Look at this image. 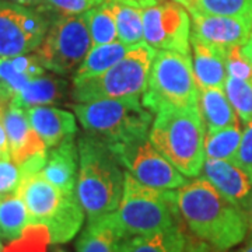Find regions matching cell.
<instances>
[{
    "label": "cell",
    "instance_id": "1",
    "mask_svg": "<svg viewBox=\"0 0 252 252\" xmlns=\"http://www.w3.org/2000/svg\"><path fill=\"white\" fill-rule=\"evenodd\" d=\"M174 190L181 219L193 237L224 252L243 243L250 228L245 210L206 178L188 181Z\"/></svg>",
    "mask_w": 252,
    "mask_h": 252
},
{
    "label": "cell",
    "instance_id": "2",
    "mask_svg": "<svg viewBox=\"0 0 252 252\" xmlns=\"http://www.w3.org/2000/svg\"><path fill=\"white\" fill-rule=\"evenodd\" d=\"M79 178L76 193L87 220H94L119 207L124 195L125 172L109 144L97 136L79 140Z\"/></svg>",
    "mask_w": 252,
    "mask_h": 252
},
{
    "label": "cell",
    "instance_id": "3",
    "mask_svg": "<svg viewBox=\"0 0 252 252\" xmlns=\"http://www.w3.org/2000/svg\"><path fill=\"white\" fill-rule=\"evenodd\" d=\"M109 219L124 238L149 235L181 224L175 190L147 187L125 172L124 195Z\"/></svg>",
    "mask_w": 252,
    "mask_h": 252
},
{
    "label": "cell",
    "instance_id": "4",
    "mask_svg": "<svg viewBox=\"0 0 252 252\" xmlns=\"http://www.w3.org/2000/svg\"><path fill=\"white\" fill-rule=\"evenodd\" d=\"M156 115L149 135L152 143L182 175H199L206 161L199 109H164Z\"/></svg>",
    "mask_w": 252,
    "mask_h": 252
},
{
    "label": "cell",
    "instance_id": "5",
    "mask_svg": "<svg viewBox=\"0 0 252 252\" xmlns=\"http://www.w3.org/2000/svg\"><path fill=\"white\" fill-rule=\"evenodd\" d=\"M156 55L157 51L147 42L132 45L127 54L107 72L86 80L73 81V99L76 102H93L140 97L147 87Z\"/></svg>",
    "mask_w": 252,
    "mask_h": 252
},
{
    "label": "cell",
    "instance_id": "6",
    "mask_svg": "<svg viewBox=\"0 0 252 252\" xmlns=\"http://www.w3.org/2000/svg\"><path fill=\"white\" fill-rule=\"evenodd\" d=\"M143 107L158 114L164 109H199V89L190 56L172 51H157Z\"/></svg>",
    "mask_w": 252,
    "mask_h": 252
},
{
    "label": "cell",
    "instance_id": "7",
    "mask_svg": "<svg viewBox=\"0 0 252 252\" xmlns=\"http://www.w3.org/2000/svg\"><path fill=\"white\" fill-rule=\"evenodd\" d=\"M73 109L86 132L107 143L147 136L152 124V114L139 102V97L77 102Z\"/></svg>",
    "mask_w": 252,
    "mask_h": 252
},
{
    "label": "cell",
    "instance_id": "8",
    "mask_svg": "<svg viewBox=\"0 0 252 252\" xmlns=\"http://www.w3.org/2000/svg\"><path fill=\"white\" fill-rule=\"evenodd\" d=\"M93 48L84 14H58L36 49L41 64L58 74L77 70Z\"/></svg>",
    "mask_w": 252,
    "mask_h": 252
},
{
    "label": "cell",
    "instance_id": "9",
    "mask_svg": "<svg viewBox=\"0 0 252 252\" xmlns=\"http://www.w3.org/2000/svg\"><path fill=\"white\" fill-rule=\"evenodd\" d=\"M108 144L122 167L147 187L172 190L188 182L187 177L156 149L147 136Z\"/></svg>",
    "mask_w": 252,
    "mask_h": 252
},
{
    "label": "cell",
    "instance_id": "10",
    "mask_svg": "<svg viewBox=\"0 0 252 252\" xmlns=\"http://www.w3.org/2000/svg\"><path fill=\"white\" fill-rule=\"evenodd\" d=\"M52 13L0 0V58L36 51L51 26Z\"/></svg>",
    "mask_w": 252,
    "mask_h": 252
},
{
    "label": "cell",
    "instance_id": "11",
    "mask_svg": "<svg viewBox=\"0 0 252 252\" xmlns=\"http://www.w3.org/2000/svg\"><path fill=\"white\" fill-rule=\"evenodd\" d=\"M144 42L156 51H172L189 55L190 51V14L181 3L156 1L143 9Z\"/></svg>",
    "mask_w": 252,
    "mask_h": 252
},
{
    "label": "cell",
    "instance_id": "12",
    "mask_svg": "<svg viewBox=\"0 0 252 252\" xmlns=\"http://www.w3.org/2000/svg\"><path fill=\"white\" fill-rule=\"evenodd\" d=\"M189 14L192 16V35L224 52L234 46H243L252 34V21L243 18Z\"/></svg>",
    "mask_w": 252,
    "mask_h": 252
},
{
    "label": "cell",
    "instance_id": "13",
    "mask_svg": "<svg viewBox=\"0 0 252 252\" xmlns=\"http://www.w3.org/2000/svg\"><path fill=\"white\" fill-rule=\"evenodd\" d=\"M26 203L31 224L48 225L62 207L66 193L52 185L42 171L23 177L16 190Z\"/></svg>",
    "mask_w": 252,
    "mask_h": 252
},
{
    "label": "cell",
    "instance_id": "14",
    "mask_svg": "<svg viewBox=\"0 0 252 252\" xmlns=\"http://www.w3.org/2000/svg\"><path fill=\"white\" fill-rule=\"evenodd\" d=\"M3 125L7 133L10 157L17 165L48 153V146L32 129L24 108L11 102L3 114Z\"/></svg>",
    "mask_w": 252,
    "mask_h": 252
},
{
    "label": "cell",
    "instance_id": "15",
    "mask_svg": "<svg viewBox=\"0 0 252 252\" xmlns=\"http://www.w3.org/2000/svg\"><path fill=\"white\" fill-rule=\"evenodd\" d=\"M202 171L203 178H206L221 195L243 210L247 209L252 193V180L243 168L231 161L206 158Z\"/></svg>",
    "mask_w": 252,
    "mask_h": 252
},
{
    "label": "cell",
    "instance_id": "16",
    "mask_svg": "<svg viewBox=\"0 0 252 252\" xmlns=\"http://www.w3.org/2000/svg\"><path fill=\"white\" fill-rule=\"evenodd\" d=\"M30 124L48 147H56L63 140L73 137L77 125L69 111L55 107H32L27 111Z\"/></svg>",
    "mask_w": 252,
    "mask_h": 252
},
{
    "label": "cell",
    "instance_id": "17",
    "mask_svg": "<svg viewBox=\"0 0 252 252\" xmlns=\"http://www.w3.org/2000/svg\"><path fill=\"white\" fill-rule=\"evenodd\" d=\"M193 51V74L198 89H224L228 77L225 67V52L207 45L200 39L190 36Z\"/></svg>",
    "mask_w": 252,
    "mask_h": 252
},
{
    "label": "cell",
    "instance_id": "18",
    "mask_svg": "<svg viewBox=\"0 0 252 252\" xmlns=\"http://www.w3.org/2000/svg\"><path fill=\"white\" fill-rule=\"evenodd\" d=\"M77 164L79 149L76 147L73 137H69L48 153L42 174L56 188L64 193H70L76 190L77 185Z\"/></svg>",
    "mask_w": 252,
    "mask_h": 252
},
{
    "label": "cell",
    "instance_id": "19",
    "mask_svg": "<svg viewBox=\"0 0 252 252\" xmlns=\"http://www.w3.org/2000/svg\"><path fill=\"white\" fill-rule=\"evenodd\" d=\"M199 114L207 132L238 125V115L223 89L199 90Z\"/></svg>",
    "mask_w": 252,
    "mask_h": 252
},
{
    "label": "cell",
    "instance_id": "20",
    "mask_svg": "<svg viewBox=\"0 0 252 252\" xmlns=\"http://www.w3.org/2000/svg\"><path fill=\"white\" fill-rule=\"evenodd\" d=\"M187 238L182 225L177 224L154 234L126 238L119 245V252H184Z\"/></svg>",
    "mask_w": 252,
    "mask_h": 252
},
{
    "label": "cell",
    "instance_id": "21",
    "mask_svg": "<svg viewBox=\"0 0 252 252\" xmlns=\"http://www.w3.org/2000/svg\"><path fill=\"white\" fill-rule=\"evenodd\" d=\"M125 238L118 231L109 215L87 220V225L77 240V252H119Z\"/></svg>",
    "mask_w": 252,
    "mask_h": 252
},
{
    "label": "cell",
    "instance_id": "22",
    "mask_svg": "<svg viewBox=\"0 0 252 252\" xmlns=\"http://www.w3.org/2000/svg\"><path fill=\"white\" fill-rule=\"evenodd\" d=\"M84 215L86 212L80 205L76 190L66 193L62 207L51 220V223L46 225L51 235V244H64L70 241L80 231Z\"/></svg>",
    "mask_w": 252,
    "mask_h": 252
},
{
    "label": "cell",
    "instance_id": "23",
    "mask_svg": "<svg viewBox=\"0 0 252 252\" xmlns=\"http://www.w3.org/2000/svg\"><path fill=\"white\" fill-rule=\"evenodd\" d=\"M44 70L45 67L36 55L0 58V81L9 86L14 94L20 93L31 80L44 76Z\"/></svg>",
    "mask_w": 252,
    "mask_h": 252
},
{
    "label": "cell",
    "instance_id": "24",
    "mask_svg": "<svg viewBox=\"0 0 252 252\" xmlns=\"http://www.w3.org/2000/svg\"><path fill=\"white\" fill-rule=\"evenodd\" d=\"M129 49L130 46L122 44L121 41H115L105 45L93 46L86 59L76 70L73 81L86 80L107 72L109 67H112L127 54Z\"/></svg>",
    "mask_w": 252,
    "mask_h": 252
},
{
    "label": "cell",
    "instance_id": "25",
    "mask_svg": "<svg viewBox=\"0 0 252 252\" xmlns=\"http://www.w3.org/2000/svg\"><path fill=\"white\" fill-rule=\"evenodd\" d=\"M64 97V83L52 77H36L13 98V104L21 108L42 107L59 102Z\"/></svg>",
    "mask_w": 252,
    "mask_h": 252
},
{
    "label": "cell",
    "instance_id": "26",
    "mask_svg": "<svg viewBox=\"0 0 252 252\" xmlns=\"http://www.w3.org/2000/svg\"><path fill=\"white\" fill-rule=\"evenodd\" d=\"M30 224L26 203L17 192L0 195V238L14 241Z\"/></svg>",
    "mask_w": 252,
    "mask_h": 252
},
{
    "label": "cell",
    "instance_id": "27",
    "mask_svg": "<svg viewBox=\"0 0 252 252\" xmlns=\"http://www.w3.org/2000/svg\"><path fill=\"white\" fill-rule=\"evenodd\" d=\"M83 14L90 31L93 46L105 45L118 41L117 14L114 3H101Z\"/></svg>",
    "mask_w": 252,
    "mask_h": 252
},
{
    "label": "cell",
    "instance_id": "28",
    "mask_svg": "<svg viewBox=\"0 0 252 252\" xmlns=\"http://www.w3.org/2000/svg\"><path fill=\"white\" fill-rule=\"evenodd\" d=\"M243 139L240 125L224 127L215 132H206L205 154L210 160H225L234 162Z\"/></svg>",
    "mask_w": 252,
    "mask_h": 252
},
{
    "label": "cell",
    "instance_id": "29",
    "mask_svg": "<svg viewBox=\"0 0 252 252\" xmlns=\"http://www.w3.org/2000/svg\"><path fill=\"white\" fill-rule=\"evenodd\" d=\"M184 7L189 13L252 21V0H189L184 4Z\"/></svg>",
    "mask_w": 252,
    "mask_h": 252
},
{
    "label": "cell",
    "instance_id": "30",
    "mask_svg": "<svg viewBox=\"0 0 252 252\" xmlns=\"http://www.w3.org/2000/svg\"><path fill=\"white\" fill-rule=\"evenodd\" d=\"M117 14L118 39L127 46L136 45L144 39L143 9L127 3H114Z\"/></svg>",
    "mask_w": 252,
    "mask_h": 252
},
{
    "label": "cell",
    "instance_id": "31",
    "mask_svg": "<svg viewBox=\"0 0 252 252\" xmlns=\"http://www.w3.org/2000/svg\"><path fill=\"white\" fill-rule=\"evenodd\" d=\"M225 94L237 115L245 124L252 121V83L228 76L224 84Z\"/></svg>",
    "mask_w": 252,
    "mask_h": 252
},
{
    "label": "cell",
    "instance_id": "32",
    "mask_svg": "<svg viewBox=\"0 0 252 252\" xmlns=\"http://www.w3.org/2000/svg\"><path fill=\"white\" fill-rule=\"evenodd\" d=\"M48 244H51V235L45 225L30 224L20 238L4 247L3 252H46Z\"/></svg>",
    "mask_w": 252,
    "mask_h": 252
},
{
    "label": "cell",
    "instance_id": "33",
    "mask_svg": "<svg viewBox=\"0 0 252 252\" xmlns=\"http://www.w3.org/2000/svg\"><path fill=\"white\" fill-rule=\"evenodd\" d=\"M225 67L228 76L252 83V63L241 52V46L225 51Z\"/></svg>",
    "mask_w": 252,
    "mask_h": 252
},
{
    "label": "cell",
    "instance_id": "34",
    "mask_svg": "<svg viewBox=\"0 0 252 252\" xmlns=\"http://www.w3.org/2000/svg\"><path fill=\"white\" fill-rule=\"evenodd\" d=\"M21 180H23L21 170L11 160V157L0 160V195L16 192L20 187Z\"/></svg>",
    "mask_w": 252,
    "mask_h": 252
},
{
    "label": "cell",
    "instance_id": "35",
    "mask_svg": "<svg viewBox=\"0 0 252 252\" xmlns=\"http://www.w3.org/2000/svg\"><path fill=\"white\" fill-rule=\"evenodd\" d=\"M234 164L243 168L252 180V121L248 122L243 132V139L235 157Z\"/></svg>",
    "mask_w": 252,
    "mask_h": 252
},
{
    "label": "cell",
    "instance_id": "36",
    "mask_svg": "<svg viewBox=\"0 0 252 252\" xmlns=\"http://www.w3.org/2000/svg\"><path fill=\"white\" fill-rule=\"evenodd\" d=\"M49 7L58 14H83L99 4V0H46Z\"/></svg>",
    "mask_w": 252,
    "mask_h": 252
},
{
    "label": "cell",
    "instance_id": "37",
    "mask_svg": "<svg viewBox=\"0 0 252 252\" xmlns=\"http://www.w3.org/2000/svg\"><path fill=\"white\" fill-rule=\"evenodd\" d=\"M184 252H224V251L217 250V248H215V247H212L210 244L205 243V241L199 240V238H196V237H190V235H188Z\"/></svg>",
    "mask_w": 252,
    "mask_h": 252
},
{
    "label": "cell",
    "instance_id": "38",
    "mask_svg": "<svg viewBox=\"0 0 252 252\" xmlns=\"http://www.w3.org/2000/svg\"><path fill=\"white\" fill-rule=\"evenodd\" d=\"M14 91L10 89L9 86H6L4 83L0 81V115H3L6 112V109L9 108V105L13 102L14 98Z\"/></svg>",
    "mask_w": 252,
    "mask_h": 252
},
{
    "label": "cell",
    "instance_id": "39",
    "mask_svg": "<svg viewBox=\"0 0 252 252\" xmlns=\"http://www.w3.org/2000/svg\"><path fill=\"white\" fill-rule=\"evenodd\" d=\"M9 1L18 3V4L27 6V7H32V9L41 10V11H45V13H55L54 10L49 7L46 0H9Z\"/></svg>",
    "mask_w": 252,
    "mask_h": 252
},
{
    "label": "cell",
    "instance_id": "40",
    "mask_svg": "<svg viewBox=\"0 0 252 252\" xmlns=\"http://www.w3.org/2000/svg\"><path fill=\"white\" fill-rule=\"evenodd\" d=\"M241 52H243L244 56L252 63V34L251 36H250V39L241 46Z\"/></svg>",
    "mask_w": 252,
    "mask_h": 252
},
{
    "label": "cell",
    "instance_id": "41",
    "mask_svg": "<svg viewBox=\"0 0 252 252\" xmlns=\"http://www.w3.org/2000/svg\"><path fill=\"white\" fill-rule=\"evenodd\" d=\"M10 152H9V143H4L0 140V160L3 158H9Z\"/></svg>",
    "mask_w": 252,
    "mask_h": 252
},
{
    "label": "cell",
    "instance_id": "42",
    "mask_svg": "<svg viewBox=\"0 0 252 252\" xmlns=\"http://www.w3.org/2000/svg\"><path fill=\"white\" fill-rule=\"evenodd\" d=\"M245 213H247V217H248V227L251 230L252 233V193L250 196V200H248V205H247V209H245Z\"/></svg>",
    "mask_w": 252,
    "mask_h": 252
},
{
    "label": "cell",
    "instance_id": "43",
    "mask_svg": "<svg viewBox=\"0 0 252 252\" xmlns=\"http://www.w3.org/2000/svg\"><path fill=\"white\" fill-rule=\"evenodd\" d=\"M238 252H252V238H251V241L247 244L245 247H243V248H241Z\"/></svg>",
    "mask_w": 252,
    "mask_h": 252
},
{
    "label": "cell",
    "instance_id": "44",
    "mask_svg": "<svg viewBox=\"0 0 252 252\" xmlns=\"http://www.w3.org/2000/svg\"><path fill=\"white\" fill-rule=\"evenodd\" d=\"M175 1H178V3H181V4L184 6V4H185L187 1H189V0H175Z\"/></svg>",
    "mask_w": 252,
    "mask_h": 252
},
{
    "label": "cell",
    "instance_id": "45",
    "mask_svg": "<svg viewBox=\"0 0 252 252\" xmlns=\"http://www.w3.org/2000/svg\"><path fill=\"white\" fill-rule=\"evenodd\" d=\"M3 250H4V245H3L1 241H0V252H3Z\"/></svg>",
    "mask_w": 252,
    "mask_h": 252
},
{
    "label": "cell",
    "instance_id": "46",
    "mask_svg": "<svg viewBox=\"0 0 252 252\" xmlns=\"http://www.w3.org/2000/svg\"><path fill=\"white\" fill-rule=\"evenodd\" d=\"M55 252H66V251H64V250H61V248H59V250H56V251H55Z\"/></svg>",
    "mask_w": 252,
    "mask_h": 252
}]
</instances>
